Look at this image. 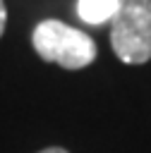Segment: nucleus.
Instances as JSON below:
<instances>
[{
	"instance_id": "obj_1",
	"label": "nucleus",
	"mask_w": 151,
	"mask_h": 153,
	"mask_svg": "<svg viewBox=\"0 0 151 153\" xmlns=\"http://www.w3.org/2000/svg\"><path fill=\"white\" fill-rule=\"evenodd\" d=\"M31 43L41 60L60 65L65 69H84L96 60V53H98L89 33L60 19L38 22L31 33Z\"/></svg>"
},
{
	"instance_id": "obj_2",
	"label": "nucleus",
	"mask_w": 151,
	"mask_h": 153,
	"mask_svg": "<svg viewBox=\"0 0 151 153\" xmlns=\"http://www.w3.org/2000/svg\"><path fill=\"white\" fill-rule=\"evenodd\" d=\"M110 45L120 62L151 60V0H120L110 17Z\"/></svg>"
},
{
	"instance_id": "obj_3",
	"label": "nucleus",
	"mask_w": 151,
	"mask_h": 153,
	"mask_svg": "<svg viewBox=\"0 0 151 153\" xmlns=\"http://www.w3.org/2000/svg\"><path fill=\"white\" fill-rule=\"evenodd\" d=\"M120 0H79L77 2V14L86 22V24H103L110 22V17L115 14Z\"/></svg>"
},
{
	"instance_id": "obj_4",
	"label": "nucleus",
	"mask_w": 151,
	"mask_h": 153,
	"mask_svg": "<svg viewBox=\"0 0 151 153\" xmlns=\"http://www.w3.org/2000/svg\"><path fill=\"white\" fill-rule=\"evenodd\" d=\"M5 24H7V7H5V0H0V36L5 31Z\"/></svg>"
},
{
	"instance_id": "obj_5",
	"label": "nucleus",
	"mask_w": 151,
	"mask_h": 153,
	"mask_svg": "<svg viewBox=\"0 0 151 153\" xmlns=\"http://www.w3.org/2000/svg\"><path fill=\"white\" fill-rule=\"evenodd\" d=\"M38 153H67V151L60 148V146H50V148H43V151H38Z\"/></svg>"
}]
</instances>
